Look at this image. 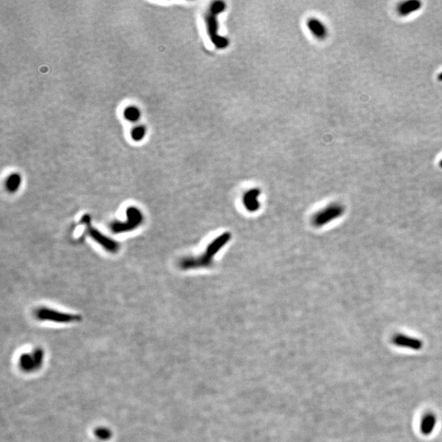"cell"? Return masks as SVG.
<instances>
[{
	"label": "cell",
	"mask_w": 442,
	"mask_h": 442,
	"mask_svg": "<svg viewBox=\"0 0 442 442\" xmlns=\"http://www.w3.org/2000/svg\"><path fill=\"white\" fill-rule=\"evenodd\" d=\"M225 3L221 1H216L211 4V8L209 11L207 12V16H206V23H207V32L209 35L210 40L211 42L213 43L214 45L217 48H227L229 45V41L225 37L221 36L218 34V15L220 12L225 11Z\"/></svg>",
	"instance_id": "6da1fadb"
},
{
	"label": "cell",
	"mask_w": 442,
	"mask_h": 442,
	"mask_svg": "<svg viewBox=\"0 0 442 442\" xmlns=\"http://www.w3.org/2000/svg\"><path fill=\"white\" fill-rule=\"evenodd\" d=\"M127 219L123 222H115L110 225V229L114 233H125L139 227L143 223V215L139 208L130 207L127 208Z\"/></svg>",
	"instance_id": "7a4b0ae2"
},
{
	"label": "cell",
	"mask_w": 442,
	"mask_h": 442,
	"mask_svg": "<svg viewBox=\"0 0 442 442\" xmlns=\"http://www.w3.org/2000/svg\"><path fill=\"white\" fill-rule=\"evenodd\" d=\"M34 316L40 320L56 322L62 324H68L73 322H78L81 320V316L74 314L65 313L59 311L56 309H49L48 307H41L34 312Z\"/></svg>",
	"instance_id": "3957f363"
},
{
	"label": "cell",
	"mask_w": 442,
	"mask_h": 442,
	"mask_svg": "<svg viewBox=\"0 0 442 442\" xmlns=\"http://www.w3.org/2000/svg\"><path fill=\"white\" fill-rule=\"evenodd\" d=\"M81 222L86 225L87 231H88V235L90 236L91 238L95 240L97 243H99V245L105 248V250H107L109 252H113V253L118 251L119 243L104 235L103 233H101L95 227H93L92 225H90V218L88 217V215H85L81 219Z\"/></svg>",
	"instance_id": "277c9868"
},
{
	"label": "cell",
	"mask_w": 442,
	"mask_h": 442,
	"mask_svg": "<svg viewBox=\"0 0 442 442\" xmlns=\"http://www.w3.org/2000/svg\"><path fill=\"white\" fill-rule=\"evenodd\" d=\"M344 211H345V208L341 204H332L316 215L315 222L319 226H323L326 224L329 223L330 221L342 216Z\"/></svg>",
	"instance_id": "5b68a950"
},
{
	"label": "cell",
	"mask_w": 442,
	"mask_h": 442,
	"mask_svg": "<svg viewBox=\"0 0 442 442\" xmlns=\"http://www.w3.org/2000/svg\"><path fill=\"white\" fill-rule=\"evenodd\" d=\"M392 343L399 347L408 348L414 351L421 350L423 346L422 340L401 334H396L392 338Z\"/></svg>",
	"instance_id": "8992f818"
},
{
	"label": "cell",
	"mask_w": 442,
	"mask_h": 442,
	"mask_svg": "<svg viewBox=\"0 0 442 442\" xmlns=\"http://www.w3.org/2000/svg\"><path fill=\"white\" fill-rule=\"evenodd\" d=\"M307 27L313 35L320 40H324L327 36V29L323 22L316 19H309L307 22Z\"/></svg>",
	"instance_id": "52a82bcc"
},
{
	"label": "cell",
	"mask_w": 442,
	"mask_h": 442,
	"mask_svg": "<svg viewBox=\"0 0 442 442\" xmlns=\"http://www.w3.org/2000/svg\"><path fill=\"white\" fill-rule=\"evenodd\" d=\"M422 7V3L418 0H410L401 3L397 7L398 14L400 16H406L411 14L413 12L419 10Z\"/></svg>",
	"instance_id": "ba28073f"
},
{
	"label": "cell",
	"mask_w": 442,
	"mask_h": 442,
	"mask_svg": "<svg viewBox=\"0 0 442 442\" xmlns=\"http://www.w3.org/2000/svg\"><path fill=\"white\" fill-rule=\"evenodd\" d=\"M436 424V417L432 413H428L425 414L421 422V432L425 436H429L434 431Z\"/></svg>",
	"instance_id": "9c48e42d"
},
{
	"label": "cell",
	"mask_w": 442,
	"mask_h": 442,
	"mask_svg": "<svg viewBox=\"0 0 442 442\" xmlns=\"http://www.w3.org/2000/svg\"><path fill=\"white\" fill-rule=\"evenodd\" d=\"M21 185V176L17 174H12L8 177L6 181V189L10 193L17 191Z\"/></svg>",
	"instance_id": "30bf717a"
},
{
	"label": "cell",
	"mask_w": 442,
	"mask_h": 442,
	"mask_svg": "<svg viewBox=\"0 0 442 442\" xmlns=\"http://www.w3.org/2000/svg\"><path fill=\"white\" fill-rule=\"evenodd\" d=\"M124 117L130 121H138L140 117L139 109L135 107H128L124 113Z\"/></svg>",
	"instance_id": "8fae6325"
},
{
	"label": "cell",
	"mask_w": 442,
	"mask_h": 442,
	"mask_svg": "<svg viewBox=\"0 0 442 442\" xmlns=\"http://www.w3.org/2000/svg\"><path fill=\"white\" fill-rule=\"evenodd\" d=\"M145 134H146V130H145L144 127L138 126L133 130L132 135H132L133 139H135L136 141H140L141 139H143Z\"/></svg>",
	"instance_id": "7c38bea8"
},
{
	"label": "cell",
	"mask_w": 442,
	"mask_h": 442,
	"mask_svg": "<svg viewBox=\"0 0 442 442\" xmlns=\"http://www.w3.org/2000/svg\"><path fill=\"white\" fill-rule=\"evenodd\" d=\"M437 78H438V81H442V72H440V74L438 75Z\"/></svg>",
	"instance_id": "4fadbf2b"
},
{
	"label": "cell",
	"mask_w": 442,
	"mask_h": 442,
	"mask_svg": "<svg viewBox=\"0 0 442 442\" xmlns=\"http://www.w3.org/2000/svg\"><path fill=\"white\" fill-rule=\"evenodd\" d=\"M439 165H440V168H442V159L440 160V162H439Z\"/></svg>",
	"instance_id": "5bb4252c"
}]
</instances>
